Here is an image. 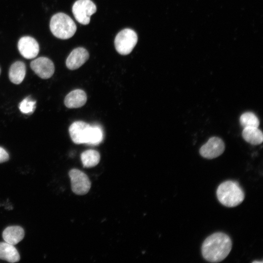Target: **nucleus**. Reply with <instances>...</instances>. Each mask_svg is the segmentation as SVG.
Instances as JSON below:
<instances>
[{
	"label": "nucleus",
	"instance_id": "1",
	"mask_svg": "<svg viewBox=\"0 0 263 263\" xmlns=\"http://www.w3.org/2000/svg\"><path fill=\"white\" fill-rule=\"evenodd\" d=\"M231 248L230 237L224 233L216 232L204 241L202 246V254L207 261L218 263L228 256Z\"/></svg>",
	"mask_w": 263,
	"mask_h": 263
},
{
	"label": "nucleus",
	"instance_id": "2",
	"mask_svg": "<svg viewBox=\"0 0 263 263\" xmlns=\"http://www.w3.org/2000/svg\"><path fill=\"white\" fill-rule=\"evenodd\" d=\"M216 194L219 201L224 206L232 207L241 204L244 193L239 184L235 181H226L218 187Z\"/></svg>",
	"mask_w": 263,
	"mask_h": 263
},
{
	"label": "nucleus",
	"instance_id": "3",
	"mask_svg": "<svg viewBox=\"0 0 263 263\" xmlns=\"http://www.w3.org/2000/svg\"><path fill=\"white\" fill-rule=\"evenodd\" d=\"M50 29L56 38L66 39L74 35L76 31V26L68 15L63 13H58L51 18Z\"/></svg>",
	"mask_w": 263,
	"mask_h": 263
},
{
	"label": "nucleus",
	"instance_id": "4",
	"mask_svg": "<svg viewBox=\"0 0 263 263\" xmlns=\"http://www.w3.org/2000/svg\"><path fill=\"white\" fill-rule=\"evenodd\" d=\"M138 40L136 33L132 29H124L119 32L114 39V46L117 52L122 55L132 52Z\"/></svg>",
	"mask_w": 263,
	"mask_h": 263
},
{
	"label": "nucleus",
	"instance_id": "5",
	"mask_svg": "<svg viewBox=\"0 0 263 263\" xmlns=\"http://www.w3.org/2000/svg\"><path fill=\"white\" fill-rule=\"evenodd\" d=\"M96 11V5L91 0H77L72 7V12L75 19L83 25L90 23L91 16Z\"/></svg>",
	"mask_w": 263,
	"mask_h": 263
},
{
	"label": "nucleus",
	"instance_id": "6",
	"mask_svg": "<svg viewBox=\"0 0 263 263\" xmlns=\"http://www.w3.org/2000/svg\"><path fill=\"white\" fill-rule=\"evenodd\" d=\"M72 191L77 195H84L91 188V183L88 176L82 171L73 169L69 172Z\"/></svg>",
	"mask_w": 263,
	"mask_h": 263
},
{
	"label": "nucleus",
	"instance_id": "7",
	"mask_svg": "<svg viewBox=\"0 0 263 263\" xmlns=\"http://www.w3.org/2000/svg\"><path fill=\"white\" fill-rule=\"evenodd\" d=\"M225 148V144L222 139L212 137L201 147L199 152L202 157L211 159L221 155L224 152Z\"/></svg>",
	"mask_w": 263,
	"mask_h": 263
},
{
	"label": "nucleus",
	"instance_id": "8",
	"mask_svg": "<svg viewBox=\"0 0 263 263\" xmlns=\"http://www.w3.org/2000/svg\"><path fill=\"white\" fill-rule=\"evenodd\" d=\"M30 67L35 74L42 79H48L54 74L55 66L52 61L46 57H39L30 63Z\"/></svg>",
	"mask_w": 263,
	"mask_h": 263
},
{
	"label": "nucleus",
	"instance_id": "9",
	"mask_svg": "<svg viewBox=\"0 0 263 263\" xmlns=\"http://www.w3.org/2000/svg\"><path fill=\"white\" fill-rule=\"evenodd\" d=\"M20 55L26 59H32L38 55L39 46L37 41L30 36L21 37L18 43Z\"/></svg>",
	"mask_w": 263,
	"mask_h": 263
},
{
	"label": "nucleus",
	"instance_id": "10",
	"mask_svg": "<svg viewBox=\"0 0 263 263\" xmlns=\"http://www.w3.org/2000/svg\"><path fill=\"white\" fill-rule=\"evenodd\" d=\"M90 125L82 121L73 122L69 127V132L72 140L75 144H85Z\"/></svg>",
	"mask_w": 263,
	"mask_h": 263
},
{
	"label": "nucleus",
	"instance_id": "11",
	"mask_svg": "<svg viewBox=\"0 0 263 263\" xmlns=\"http://www.w3.org/2000/svg\"><path fill=\"white\" fill-rule=\"evenodd\" d=\"M88 52L83 47L74 49L66 59L67 67L71 70L79 68L89 59Z\"/></svg>",
	"mask_w": 263,
	"mask_h": 263
},
{
	"label": "nucleus",
	"instance_id": "12",
	"mask_svg": "<svg viewBox=\"0 0 263 263\" xmlns=\"http://www.w3.org/2000/svg\"><path fill=\"white\" fill-rule=\"evenodd\" d=\"M87 97L85 92L76 89L70 92L65 97L64 104L68 108H78L85 105Z\"/></svg>",
	"mask_w": 263,
	"mask_h": 263
},
{
	"label": "nucleus",
	"instance_id": "13",
	"mask_svg": "<svg viewBox=\"0 0 263 263\" xmlns=\"http://www.w3.org/2000/svg\"><path fill=\"white\" fill-rule=\"evenodd\" d=\"M24 236V229L18 225L7 227L2 232V238L4 241L14 245L20 242Z\"/></svg>",
	"mask_w": 263,
	"mask_h": 263
},
{
	"label": "nucleus",
	"instance_id": "14",
	"mask_svg": "<svg viewBox=\"0 0 263 263\" xmlns=\"http://www.w3.org/2000/svg\"><path fill=\"white\" fill-rule=\"evenodd\" d=\"M0 259L16 263L19 261L20 256L14 245L5 242H0Z\"/></svg>",
	"mask_w": 263,
	"mask_h": 263
},
{
	"label": "nucleus",
	"instance_id": "15",
	"mask_svg": "<svg viewBox=\"0 0 263 263\" xmlns=\"http://www.w3.org/2000/svg\"><path fill=\"white\" fill-rule=\"evenodd\" d=\"M26 75V66L24 62L17 61L13 63L9 71L10 80L15 84H19L23 80Z\"/></svg>",
	"mask_w": 263,
	"mask_h": 263
},
{
	"label": "nucleus",
	"instance_id": "16",
	"mask_svg": "<svg viewBox=\"0 0 263 263\" xmlns=\"http://www.w3.org/2000/svg\"><path fill=\"white\" fill-rule=\"evenodd\" d=\"M242 136L246 142L254 145L261 144L263 140V132L256 127L244 128Z\"/></svg>",
	"mask_w": 263,
	"mask_h": 263
},
{
	"label": "nucleus",
	"instance_id": "17",
	"mask_svg": "<svg viewBox=\"0 0 263 263\" xmlns=\"http://www.w3.org/2000/svg\"><path fill=\"white\" fill-rule=\"evenodd\" d=\"M81 160L84 168H92L96 166L99 162V153L94 150H88L81 154Z\"/></svg>",
	"mask_w": 263,
	"mask_h": 263
},
{
	"label": "nucleus",
	"instance_id": "18",
	"mask_svg": "<svg viewBox=\"0 0 263 263\" xmlns=\"http://www.w3.org/2000/svg\"><path fill=\"white\" fill-rule=\"evenodd\" d=\"M103 139V132L101 127L97 125H90L85 144L97 145L102 141Z\"/></svg>",
	"mask_w": 263,
	"mask_h": 263
},
{
	"label": "nucleus",
	"instance_id": "19",
	"mask_svg": "<svg viewBox=\"0 0 263 263\" xmlns=\"http://www.w3.org/2000/svg\"><path fill=\"white\" fill-rule=\"evenodd\" d=\"M240 122L244 128L256 127L258 128L260 121L256 115L252 112H246L241 115Z\"/></svg>",
	"mask_w": 263,
	"mask_h": 263
},
{
	"label": "nucleus",
	"instance_id": "20",
	"mask_svg": "<svg viewBox=\"0 0 263 263\" xmlns=\"http://www.w3.org/2000/svg\"><path fill=\"white\" fill-rule=\"evenodd\" d=\"M36 101L32 100L30 96L24 98L19 104L20 111L24 114H31L36 109Z\"/></svg>",
	"mask_w": 263,
	"mask_h": 263
},
{
	"label": "nucleus",
	"instance_id": "21",
	"mask_svg": "<svg viewBox=\"0 0 263 263\" xmlns=\"http://www.w3.org/2000/svg\"><path fill=\"white\" fill-rule=\"evenodd\" d=\"M9 159L8 152L3 148L0 147V163L6 162Z\"/></svg>",
	"mask_w": 263,
	"mask_h": 263
},
{
	"label": "nucleus",
	"instance_id": "22",
	"mask_svg": "<svg viewBox=\"0 0 263 263\" xmlns=\"http://www.w3.org/2000/svg\"><path fill=\"white\" fill-rule=\"evenodd\" d=\"M253 263H262L263 262H262V261H261V262H260V261H254Z\"/></svg>",
	"mask_w": 263,
	"mask_h": 263
},
{
	"label": "nucleus",
	"instance_id": "23",
	"mask_svg": "<svg viewBox=\"0 0 263 263\" xmlns=\"http://www.w3.org/2000/svg\"><path fill=\"white\" fill-rule=\"evenodd\" d=\"M0 73H1V69H0Z\"/></svg>",
	"mask_w": 263,
	"mask_h": 263
}]
</instances>
